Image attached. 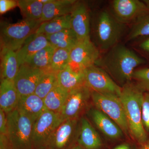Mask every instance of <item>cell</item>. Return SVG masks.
Wrapping results in <instances>:
<instances>
[{
	"label": "cell",
	"mask_w": 149,
	"mask_h": 149,
	"mask_svg": "<svg viewBox=\"0 0 149 149\" xmlns=\"http://www.w3.org/2000/svg\"><path fill=\"white\" fill-rule=\"evenodd\" d=\"M145 63L132 50L118 44L100 58L95 65L104 70L122 88L131 82L135 69Z\"/></svg>",
	"instance_id": "1"
},
{
	"label": "cell",
	"mask_w": 149,
	"mask_h": 149,
	"mask_svg": "<svg viewBox=\"0 0 149 149\" xmlns=\"http://www.w3.org/2000/svg\"><path fill=\"white\" fill-rule=\"evenodd\" d=\"M144 93L136 83L130 82L122 87L119 96L128 123L129 135L141 145L148 140V134L142 120Z\"/></svg>",
	"instance_id": "2"
},
{
	"label": "cell",
	"mask_w": 149,
	"mask_h": 149,
	"mask_svg": "<svg viewBox=\"0 0 149 149\" xmlns=\"http://www.w3.org/2000/svg\"><path fill=\"white\" fill-rule=\"evenodd\" d=\"M9 149H35L32 141L34 122L16 109L7 114Z\"/></svg>",
	"instance_id": "3"
},
{
	"label": "cell",
	"mask_w": 149,
	"mask_h": 149,
	"mask_svg": "<svg viewBox=\"0 0 149 149\" xmlns=\"http://www.w3.org/2000/svg\"><path fill=\"white\" fill-rule=\"evenodd\" d=\"M124 25L107 11L100 12L96 18L94 32L98 49L108 51L118 44L124 32Z\"/></svg>",
	"instance_id": "4"
},
{
	"label": "cell",
	"mask_w": 149,
	"mask_h": 149,
	"mask_svg": "<svg viewBox=\"0 0 149 149\" xmlns=\"http://www.w3.org/2000/svg\"><path fill=\"white\" fill-rule=\"evenodd\" d=\"M42 23L41 20L24 19L14 24H5L1 29V49L16 52Z\"/></svg>",
	"instance_id": "5"
},
{
	"label": "cell",
	"mask_w": 149,
	"mask_h": 149,
	"mask_svg": "<svg viewBox=\"0 0 149 149\" xmlns=\"http://www.w3.org/2000/svg\"><path fill=\"white\" fill-rule=\"evenodd\" d=\"M91 99L97 109L103 112L117 123L124 134L130 136L125 112L119 97L114 94L91 91Z\"/></svg>",
	"instance_id": "6"
},
{
	"label": "cell",
	"mask_w": 149,
	"mask_h": 149,
	"mask_svg": "<svg viewBox=\"0 0 149 149\" xmlns=\"http://www.w3.org/2000/svg\"><path fill=\"white\" fill-rule=\"evenodd\" d=\"M100 58V50L90 38L80 40L70 50L68 66L74 72L84 73L85 70L96 65Z\"/></svg>",
	"instance_id": "7"
},
{
	"label": "cell",
	"mask_w": 149,
	"mask_h": 149,
	"mask_svg": "<svg viewBox=\"0 0 149 149\" xmlns=\"http://www.w3.org/2000/svg\"><path fill=\"white\" fill-rule=\"evenodd\" d=\"M60 114L46 110L33 124L32 141L35 149L47 148L56 128L63 121Z\"/></svg>",
	"instance_id": "8"
},
{
	"label": "cell",
	"mask_w": 149,
	"mask_h": 149,
	"mask_svg": "<svg viewBox=\"0 0 149 149\" xmlns=\"http://www.w3.org/2000/svg\"><path fill=\"white\" fill-rule=\"evenodd\" d=\"M85 85L91 91L119 97L122 88L102 68L94 65L84 71Z\"/></svg>",
	"instance_id": "9"
},
{
	"label": "cell",
	"mask_w": 149,
	"mask_h": 149,
	"mask_svg": "<svg viewBox=\"0 0 149 149\" xmlns=\"http://www.w3.org/2000/svg\"><path fill=\"white\" fill-rule=\"evenodd\" d=\"M91 91L84 85L69 92L60 114L63 120H78L88 106Z\"/></svg>",
	"instance_id": "10"
},
{
	"label": "cell",
	"mask_w": 149,
	"mask_h": 149,
	"mask_svg": "<svg viewBox=\"0 0 149 149\" xmlns=\"http://www.w3.org/2000/svg\"><path fill=\"white\" fill-rule=\"evenodd\" d=\"M113 16L125 24L135 23L142 17L149 13L143 1L139 0H114L112 4Z\"/></svg>",
	"instance_id": "11"
},
{
	"label": "cell",
	"mask_w": 149,
	"mask_h": 149,
	"mask_svg": "<svg viewBox=\"0 0 149 149\" xmlns=\"http://www.w3.org/2000/svg\"><path fill=\"white\" fill-rule=\"evenodd\" d=\"M45 72L32 67L27 63L21 65L14 80L19 96L35 93L39 81Z\"/></svg>",
	"instance_id": "12"
},
{
	"label": "cell",
	"mask_w": 149,
	"mask_h": 149,
	"mask_svg": "<svg viewBox=\"0 0 149 149\" xmlns=\"http://www.w3.org/2000/svg\"><path fill=\"white\" fill-rule=\"evenodd\" d=\"M78 120L66 119L59 125L49 141L48 149H68L78 136Z\"/></svg>",
	"instance_id": "13"
},
{
	"label": "cell",
	"mask_w": 149,
	"mask_h": 149,
	"mask_svg": "<svg viewBox=\"0 0 149 149\" xmlns=\"http://www.w3.org/2000/svg\"><path fill=\"white\" fill-rule=\"evenodd\" d=\"M71 29L79 40L90 38V16L87 6L76 2L70 13Z\"/></svg>",
	"instance_id": "14"
},
{
	"label": "cell",
	"mask_w": 149,
	"mask_h": 149,
	"mask_svg": "<svg viewBox=\"0 0 149 149\" xmlns=\"http://www.w3.org/2000/svg\"><path fill=\"white\" fill-rule=\"evenodd\" d=\"M50 45L46 35L35 33L27 38L16 52L19 66L27 63L37 52Z\"/></svg>",
	"instance_id": "15"
},
{
	"label": "cell",
	"mask_w": 149,
	"mask_h": 149,
	"mask_svg": "<svg viewBox=\"0 0 149 149\" xmlns=\"http://www.w3.org/2000/svg\"><path fill=\"white\" fill-rule=\"evenodd\" d=\"M90 116L97 128L104 136L111 139H118L124 135L121 128L103 112L93 109L90 111Z\"/></svg>",
	"instance_id": "16"
},
{
	"label": "cell",
	"mask_w": 149,
	"mask_h": 149,
	"mask_svg": "<svg viewBox=\"0 0 149 149\" xmlns=\"http://www.w3.org/2000/svg\"><path fill=\"white\" fill-rule=\"evenodd\" d=\"M16 109L29 118L34 123L47 110L43 99L35 93L27 96H19Z\"/></svg>",
	"instance_id": "17"
},
{
	"label": "cell",
	"mask_w": 149,
	"mask_h": 149,
	"mask_svg": "<svg viewBox=\"0 0 149 149\" xmlns=\"http://www.w3.org/2000/svg\"><path fill=\"white\" fill-rule=\"evenodd\" d=\"M78 135V143L83 149H99L102 146V141L98 133L90 121L83 117L80 120Z\"/></svg>",
	"instance_id": "18"
},
{
	"label": "cell",
	"mask_w": 149,
	"mask_h": 149,
	"mask_svg": "<svg viewBox=\"0 0 149 149\" xmlns=\"http://www.w3.org/2000/svg\"><path fill=\"white\" fill-rule=\"evenodd\" d=\"M19 95L14 81L2 79L0 85V107L6 114L16 109Z\"/></svg>",
	"instance_id": "19"
},
{
	"label": "cell",
	"mask_w": 149,
	"mask_h": 149,
	"mask_svg": "<svg viewBox=\"0 0 149 149\" xmlns=\"http://www.w3.org/2000/svg\"><path fill=\"white\" fill-rule=\"evenodd\" d=\"M74 0H50L45 4L41 17L42 22L55 17L70 14L76 2Z\"/></svg>",
	"instance_id": "20"
},
{
	"label": "cell",
	"mask_w": 149,
	"mask_h": 149,
	"mask_svg": "<svg viewBox=\"0 0 149 149\" xmlns=\"http://www.w3.org/2000/svg\"><path fill=\"white\" fill-rule=\"evenodd\" d=\"M1 51V75L2 79L14 81L19 70L16 52L6 49Z\"/></svg>",
	"instance_id": "21"
},
{
	"label": "cell",
	"mask_w": 149,
	"mask_h": 149,
	"mask_svg": "<svg viewBox=\"0 0 149 149\" xmlns=\"http://www.w3.org/2000/svg\"><path fill=\"white\" fill-rule=\"evenodd\" d=\"M57 81L60 87L70 92L85 85V74L74 72L68 66L65 69L58 72Z\"/></svg>",
	"instance_id": "22"
},
{
	"label": "cell",
	"mask_w": 149,
	"mask_h": 149,
	"mask_svg": "<svg viewBox=\"0 0 149 149\" xmlns=\"http://www.w3.org/2000/svg\"><path fill=\"white\" fill-rule=\"evenodd\" d=\"M46 36L50 45L56 49L71 50L80 41L71 29H65L53 35Z\"/></svg>",
	"instance_id": "23"
},
{
	"label": "cell",
	"mask_w": 149,
	"mask_h": 149,
	"mask_svg": "<svg viewBox=\"0 0 149 149\" xmlns=\"http://www.w3.org/2000/svg\"><path fill=\"white\" fill-rule=\"evenodd\" d=\"M68 94L57 84L43 100L46 109L60 114Z\"/></svg>",
	"instance_id": "24"
},
{
	"label": "cell",
	"mask_w": 149,
	"mask_h": 149,
	"mask_svg": "<svg viewBox=\"0 0 149 149\" xmlns=\"http://www.w3.org/2000/svg\"><path fill=\"white\" fill-rule=\"evenodd\" d=\"M70 15L58 17L42 22L35 33L48 36L65 30L71 29Z\"/></svg>",
	"instance_id": "25"
},
{
	"label": "cell",
	"mask_w": 149,
	"mask_h": 149,
	"mask_svg": "<svg viewBox=\"0 0 149 149\" xmlns=\"http://www.w3.org/2000/svg\"><path fill=\"white\" fill-rule=\"evenodd\" d=\"M17 2L24 19L40 20L44 4L40 0H20Z\"/></svg>",
	"instance_id": "26"
},
{
	"label": "cell",
	"mask_w": 149,
	"mask_h": 149,
	"mask_svg": "<svg viewBox=\"0 0 149 149\" xmlns=\"http://www.w3.org/2000/svg\"><path fill=\"white\" fill-rule=\"evenodd\" d=\"M56 49L52 45H49L37 52L26 63L37 69L49 70L51 60Z\"/></svg>",
	"instance_id": "27"
},
{
	"label": "cell",
	"mask_w": 149,
	"mask_h": 149,
	"mask_svg": "<svg viewBox=\"0 0 149 149\" xmlns=\"http://www.w3.org/2000/svg\"><path fill=\"white\" fill-rule=\"evenodd\" d=\"M57 84V73L51 70L46 71L39 81L35 94L44 100Z\"/></svg>",
	"instance_id": "28"
},
{
	"label": "cell",
	"mask_w": 149,
	"mask_h": 149,
	"mask_svg": "<svg viewBox=\"0 0 149 149\" xmlns=\"http://www.w3.org/2000/svg\"><path fill=\"white\" fill-rule=\"evenodd\" d=\"M70 50L56 49L51 60L49 70L58 73L67 67L70 61Z\"/></svg>",
	"instance_id": "29"
},
{
	"label": "cell",
	"mask_w": 149,
	"mask_h": 149,
	"mask_svg": "<svg viewBox=\"0 0 149 149\" xmlns=\"http://www.w3.org/2000/svg\"><path fill=\"white\" fill-rule=\"evenodd\" d=\"M149 35V13L142 17L133 24L127 37L132 40L139 37Z\"/></svg>",
	"instance_id": "30"
},
{
	"label": "cell",
	"mask_w": 149,
	"mask_h": 149,
	"mask_svg": "<svg viewBox=\"0 0 149 149\" xmlns=\"http://www.w3.org/2000/svg\"><path fill=\"white\" fill-rule=\"evenodd\" d=\"M133 79L144 93H149V68L136 70L133 73Z\"/></svg>",
	"instance_id": "31"
},
{
	"label": "cell",
	"mask_w": 149,
	"mask_h": 149,
	"mask_svg": "<svg viewBox=\"0 0 149 149\" xmlns=\"http://www.w3.org/2000/svg\"><path fill=\"white\" fill-rule=\"evenodd\" d=\"M142 120L146 132L149 134V93H144L142 106Z\"/></svg>",
	"instance_id": "32"
},
{
	"label": "cell",
	"mask_w": 149,
	"mask_h": 149,
	"mask_svg": "<svg viewBox=\"0 0 149 149\" xmlns=\"http://www.w3.org/2000/svg\"><path fill=\"white\" fill-rule=\"evenodd\" d=\"M18 6L17 1L13 0H1L0 1V13L3 14L8 11Z\"/></svg>",
	"instance_id": "33"
},
{
	"label": "cell",
	"mask_w": 149,
	"mask_h": 149,
	"mask_svg": "<svg viewBox=\"0 0 149 149\" xmlns=\"http://www.w3.org/2000/svg\"><path fill=\"white\" fill-rule=\"evenodd\" d=\"M0 134H7V114L1 109H0Z\"/></svg>",
	"instance_id": "34"
},
{
	"label": "cell",
	"mask_w": 149,
	"mask_h": 149,
	"mask_svg": "<svg viewBox=\"0 0 149 149\" xmlns=\"http://www.w3.org/2000/svg\"><path fill=\"white\" fill-rule=\"evenodd\" d=\"M0 149H9V145L6 135L0 134Z\"/></svg>",
	"instance_id": "35"
},
{
	"label": "cell",
	"mask_w": 149,
	"mask_h": 149,
	"mask_svg": "<svg viewBox=\"0 0 149 149\" xmlns=\"http://www.w3.org/2000/svg\"><path fill=\"white\" fill-rule=\"evenodd\" d=\"M140 47L142 49L149 52V38L142 42Z\"/></svg>",
	"instance_id": "36"
},
{
	"label": "cell",
	"mask_w": 149,
	"mask_h": 149,
	"mask_svg": "<svg viewBox=\"0 0 149 149\" xmlns=\"http://www.w3.org/2000/svg\"><path fill=\"white\" fill-rule=\"evenodd\" d=\"M113 149H131L129 144L124 143L115 147Z\"/></svg>",
	"instance_id": "37"
},
{
	"label": "cell",
	"mask_w": 149,
	"mask_h": 149,
	"mask_svg": "<svg viewBox=\"0 0 149 149\" xmlns=\"http://www.w3.org/2000/svg\"><path fill=\"white\" fill-rule=\"evenodd\" d=\"M141 149H149V139L142 144Z\"/></svg>",
	"instance_id": "38"
},
{
	"label": "cell",
	"mask_w": 149,
	"mask_h": 149,
	"mask_svg": "<svg viewBox=\"0 0 149 149\" xmlns=\"http://www.w3.org/2000/svg\"><path fill=\"white\" fill-rule=\"evenodd\" d=\"M70 149H83L82 147L80 146V145H77V146H75L72 147V148Z\"/></svg>",
	"instance_id": "39"
},
{
	"label": "cell",
	"mask_w": 149,
	"mask_h": 149,
	"mask_svg": "<svg viewBox=\"0 0 149 149\" xmlns=\"http://www.w3.org/2000/svg\"><path fill=\"white\" fill-rule=\"evenodd\" d=\"M143 1L146 3V5L147 7H148V8L149 9V0H148V1Z\"/></svg>",
	"instance_id": "40"
},
{
	"label": "cell",
	"mask_w": 149,
	"mask_h": 149,
	"mask_svg": "<svg viewBox=\"0 0 149 149\" xmlns=\"http://www.w3.org/2000/svg\"><path fill=\"white\" fill-rule=\"evenodd\" d=\"M47 149V148H46V149Z\"/></svg>",
	"instance_id": "41"
}]
</instances>
